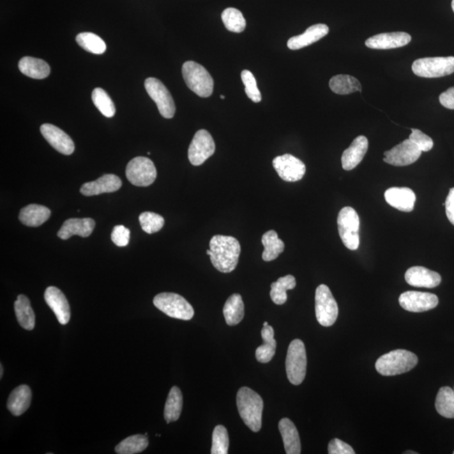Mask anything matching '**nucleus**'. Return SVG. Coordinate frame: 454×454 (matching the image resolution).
<instances>
[{
    "instance_id": "58836bf2",
    "label": "nucleus",
    "mask_w": 454,
    "mask_h": 454,
    "mask_svg": "<svg viewBox=\"0 0 454 454\" xmlns=\"http://www.w3.org/2000/svg\"><path fill=\"white\" fill-rule=\"evenodd\" d=\"M222 20L225 27L235 33H241L247 26L243 13L235 8H227L225 10L222 14Z\"/></svg>"
},
{
    "instance_id": "4c0bfd02",
    "label": "nucleus",
    "mask_w": 454,
    "mask_h": 454,
    "mask_svg": "<svg viewBox=\"0 0 454 454\" xmlns=\"http://www.w3.org/2000/svg\"><path fill=\"white\" fill-rule=\"evenodd\" d=\"M76 42L85 51L93 54H103L106 51V44L99 36L91 32H83L77 36Z\"/></svg>"
},
{
    "instance_id": "20e7f679",
    "label": "nucleus",
    "mask_w": 454,
    "mask_h": 454,
    "mask_svg": "<svg viewBox=\"0 0 454 454\" xmlns=\"http://www.w3.org/2000/svg\"><path fill=\"white\" fill-rule=\"evenodd\" d=\"M183 80L196 95L202 98L210 97L213 93L214 80L202 65L188 61L182 68Z\"/></svg>"
},
{
    "instance_id": "9d476101",
    "label": "nucleus",
    "mask_w": 454,
    "mask_h": 454,
    "mask_svg": "<svg viewBox=\"0 0 454 454\" xmlns=\"http://www.w3.org/2000/svg\"><path fill=\"white\" fill-rule=\"evenodd\" d=\"M126 178L133 186L147 187L153 185L157 178V169L151 159L137 157L130 160L126 167Z\"/></svg>"
},
{
    "instance_id": "39448f33",
    "label": "nucleus",
    "mask_w": 454,
    "mask_h": 454,
    "mask_svg": "<svg viewBox=\"0 0 454 454\" xmlns=\"http://www.w3.org/2000/svg\"><path fill=\"white\" fill-rule=\"evenodd\" d=\"M153 304L167 316L179 320L190 321L195 315L194 308L190 303L177 294H158L153 298Z\"/></svg>"
},
{
    "instance_id": "a18cd8bd",
    "label": "nucleus",
    "mask_w": 454,
    "mask_h": 454,
    "mask_svg": "<svg viewBox=\"0 0 454 454\" xmlns=\"http://www.w3.org/2000/svg\"><path fill=\"white\" fill-rule=\"evenodd\" d=\"M130 232L124 226L114 227L112 233V240L118 247L128 246L130 241Z\"/></svg>"
},
{
    "instance_id": "c03bdc74",
    "label": "nucleus",
    "mask_w": 454,
    "mask_h": 454,
    "mask_svg": "<svg viewBox=\"0 0 454 454\" xmlns=\"http://www.w3.org/2000/svg\"><path fill=\"white\" fill-rule=\"evenodd\" d=\"M409 139L412 142H414L421 151H429L432 150L433 145H434L430 137L427 136L426 134L417 129H411V134Z\"/></svg>"
},
{
    "instance_id": "3c124183",
    "label": "nucleus",
    "mask_w": 454,
    "mask_h": 454,
    "mask_svg": "<svg viewBox=\"0 0 454 454\" xmlns=\"http://www.w3.org/2000/svg\"><path fill=\"white\" fill-rule=\"evenodd\" d=\"M406 453V454H408V453H410V454H411V453H413V454H417L416 452H411V451H408V452H406V453Z\"/></svg>"
},
{
    "instance_id": "f03ea898",
    "label": "nucleus",
    "mask_w": 454,
    "mask_h": 454,
    "mask_svg": "<svg viewBox=\"0 0 454 454\" xmlns=\"http://www.w3.org/2000/svg\"><path fill=\"white\" fill-rule=\"evenodd\" d=\"M236 404L244 423L252 432H259L264 410V402L261 396L250 388H241L237 392Z\"/></svg>"
},
{
    "instance_id": "423d86ee",
    "label": "nucleus",
    "mask_w": 454,
    "mask_h": 454,
    "mask_svg": "<svg viewBox=\"0 0 454 454\" xmlns=\"http://www.w3.org/2000/svg\"><path fill=\"white\" fill-rule=\"evenodd\" d=\"M286 373L289 382L298 386L304 381L308 367V357L304 342L296 339L290 343L286 357Z\"/></svg>"
},
{
    "instance_id": "de8ad7c7",
    "label": "nucleus",
    "mask_w": 454,
    "mask_h": 454,
    "mask_svg": "<svg viewBox=\"0 0 454 454\" xmlns=\"http://www.w3.org/2000/svg\"><path fill=\"white\" fill-rule=\"evenodd\" d=\"M444 206H445L446 215H447L449 222L454 226V188H452L449 190V194L447 199H446Z\"/></svg>"
},
{
    "instance_id": "5fc2aeb1",
    "label": "nucleus",
    "mask_w": 454,
    "mask_h": 454,
    "mask_svg": "<svg viewBox=\"0 0 454 454\" xmlns=\"http://www.w3.org/2000/svg\"><path fill=\"white\" fill-rule=\"evenodd\" d=\"M453 454H454V452H453Z\"/></svg>"
},
{
    "instance_id": "2eb2a0df",
    "label": "nucleus",
    "mask_w": 454,
    "mask_h": 454,
    "mask_svg": "<svg viewBox=\"0 0 454 454\" xmlns=\"http://www.w3.org/2000/svg\"><path fill=\"white\" fill-rule=\"evenodd\" d=\"M400 306L407 312H424L437 308L439 298L434 294L407 292L399 298Z\"/></svg>"
},
{
    "instance_id": "a878e982",
    "label": "nucleus",
    "mask_w": 454,
    "mask_h": 454,
    "mask_svg": "<svg viewBox=\"0 0 454 454\" xmlns=\"http://www.w3.org/2000/svg\"><path fill=\"white\" fill-rule=\"evenodd\" d=\"M279 429L283 439L286 453L300 454L301 453L300 435L293 421L289 418L281 419Z\"/></svg>"
},
{
    "instance_id": "f257e3e1",
    "label": "nucleus",
    "mask_w": 454,
    "mask_h": 454,
    "mask_svg": "<svg viewBox=\"0 0 454 454\" xmlns=\"http://www.w3.org/2000/svg\"><path fill=\"white\" fill-rule=\"evenodd\" d=\"M211 261L218 271L228 273L236 268L241 253L239 241L231 236L215 235L210 241Z\"/></svg>"
},
{
    "instance_id": "a19ab883",
    "label": "nucleus",
    "mask_w": 454,
    "mask_h": 454,
    "mask_svg": "<svg viewBox=\"0 0 454 454\" xmlns=\"http://www.w3.org/2000/svg\"><path fill=\"white\" fill-rule=\"evenodd\" d=\"M142 230L147 234H153L161 230L165 226V220L160 215L153 213V212H143L139 216Z\"/></svg>"
},
{
    "instance_id": "ea45409f",
    "label": "nucleus",
    "mask_w": 454,
    "mask_h": 454,
    "mask_svg": "<svg viewBox=\"0 0 454 454\" xmlns=\"http://www.w3.org/2000/svg\"><path fill=\"white\" fill-rule=\"evenodd\" d=\"M92 100L96 106V108L105 117L112 118L116 114V106H114L112 98L109 97L103 89L96 88L93 89Z\"/></svg>"
},
{
    "instance_id": "412c9836",
    "label": "nucleus",
    "mask_w": 454,
    "mask_h": 454,
    "mask_svg": "<svg viewBox=\"0 0 454 454\" xmlns=\"http://www.w3.org/2000/svg\"><path fill=\"white\" fill-rule=\"evenodd\" d=\"M384 198L390 206L400 211L411 212L414 210L416 195L409 188H391L384 193Z\"/></svg>"
},
{
    "instance_id": "473e14b6",
    "label": "nucleus",
    "mask_w": 454,
    "mask_h": 454,
    "mask_svg": "<svg viewBox=\"0 0 454 454\" xmlns=\"http://www.w3.org/2000/svg\"><path fill=\"white\" fill-rule=\"evenodd\" d=\"M262 243L264 247L263 252L264 261L270 262L277 259L280 255V253L285 250V243L283 241L279 239L277 232L271 230L264 233L262 237Z\"/></svg>"
},
{
    "instance_id": "8fccbe9b",
    "label": "nucleus",
    "mask_w": 454,
    "mask_h": 454,
    "mask_svg": "<svg viewBox=\"0 0 454 454\" xmlns=\"http://www.w3.org/2000/svg\"><path fill=\"white\" fill-rule=\"evenodd\" d=\"M3 373V365H0V379H2Z\"/></svg>"
},
{
    "instance_id": "7c9ffc66",
    "label": "nucleus",
    "mask_w": 454,
    "mask_h": 454,
    "mask_svg": "<svg viewBox=\"0 0 454 454\" xmlns=\"http://www.w3.org/2000/svg\"><path fill=\"white\" fill-rule=\"evenodd\" d=\"M225 320L229 326L239 324L244 317V303L239 294H232L224 305Z\"/></svg>"
},
{
    "instance_id": "cd10ccee",
    "label": "nucleus",
    "mask_w": 454,
    "mask_h": 454,
    "mask_svg": "<svg viewBox=\"0 0 454 454\" xmlns=\"http://www.w3.org/2000/svg\"><path fill=\"white\" fill-rule=\"evenodd\" d=\"M18 67L23 75L35 80L46 79L51 73L47 63L32 56L23 57L20 60Z\"/></svg>"
},
{
    "instance_id": "6e6552de",
    "label": "nucleus",
    "mask_w": 454,
    "mask_h": 454,
    "mask_svg": "<svg viewBox=\"0 0 454 454\" xmlns=\"http://www.w3.org/2000/svg\"><path fill=\"white\" fill-rule=\"evenodd\" d=\"M412 71L416 76L434 79L454 73V56L425 57L415 61Z\"/></svg>"
},
{
    "instance_id": "c756f323",
    "label": "nucleus",
    "mask_w": 454,
    "mask_h": 454,
    "mask_svg": "<svg viewBox=\"0 0 454 454\" xmlns=\"http://www.w3.org/2000/svg\"><path fill=\"white\" fill-rule=\"evenodd\" d=\"M15 312L19 324L24 329L27 331L34 329L36 324L35 313L31 308L30 301L24 294H20L17 300H16L15 303Z\"/></svg>"
},
{
    "instance_id": "c9c22d12",
    "label": "nucleus",
    "mask_w": 454,
    "mask_h": 454,
    "mask_svg": "<svg viewBox=\"0 0 454 454\" xmlns=\"http://www.w3.org/2000/svg\"><path fill=\"white\" fill-rule=\"evenodd\" d=\"M435 407L439 414L446 418H454V391L451 388L441 387L437 393Z\"/></svg>"
},
{
    "instance_id": "ddd939ff",
    "label": "nucleus",
    "mask_w": 454,
    "mask_h": 454,
    "mask_svg": "<svg viewBox=\"0 0 454 454\" xmlns=\"http://www.w3.org/2000/svg\"><path fill=\"white\" fill-rule=\"evenodd\" d=\"M421 153L423 151L418 146L410 139H407L390 151H386L384 154V161L393 166H408L418 160Z\"/></svg>"
},
{
    "instance_id": "f704fd0d",
    "label": "nucleus",
    "mask_w": 454,
    "mask_h": 454,
    "mask_svg": "<svg viewBox=\"0 0 454 454\" xmlns=\"http://www.w3.org/2000/svg\"><path fill=\"white\" fill-rule=\"evenodd\" d=\"M296 280L294 276L286 275L280 278L271 285L270 297L276 305H284L288 298L287 290L293 289L296 288Z\"/></svg>"
},
{
    "instance_id": "4468645a",
    "label": "nucleus",
    "mask_w": 454,
    "mask_h": 454,
    "mask_svg": "<svg viewBox=\"0 0 454 454\" xmlns=\"http://www.w3.org/2000/svg\"><path fill=\"white\" fill-rule=\"evenodd\" d=\"M273 166L277 174L286 182H297L305 174V163L292 154H285L276 157L273 160Z\"/></svg>"
},
{
    "instance_id": "b1692460",
    "label": "nucleus",
    "mask_w": 454,
    "mask_h": 454,
    "mask_svg": "<svg viewBox=\"0 0 454 454\" xmlns=\"http://www.w3.org/2000/svg\"><path fill=\"white\" fill-rule=\"evenodd\" d=\"M329 33V27L325 24H314L305 31V33L293 36L288 40L290 50H298L318 42Z\"/></svg>"
},
{
    "instance_id": "aec40b11",
    "label": "nucleus",
    "mask_w": 454,
    "mask_h": 454,
    "mask_svg": "<svg viewBox=\"0 0 454 454\" xmlns=\"http://www.w3.org/2000/svg\"><path fill=\"white\" fill-rule=\"evenodd\" d=\"M122 182L118 176L105 174L96 181L84 183L80 193L85 196L99 195L105 193H113L121 189Z\"/></svg>"
},
{
    "instance_id": "7ed1b4c3",
    "label": "nucleus",
    "mask_w": 454,
    "mask_h": 454,
    "mask_svg": "<svg viewBox=\"0 0 454 454\" xmlns=\"http://www.w3.org/2000/svg\"><path fill=\"white\" fill-rule=\"evenodd\" d=\"M418 358L410 351L398 349L379 357L375 363L376 370L384 376H395L407 373L414 369Z\"/></svg>"
},
{
    "instance_id": "37998d69",
    "label": "nucleus",
    "mask_w": 454,
    "mask_h": 454,
    "mask_svg": "<svg viewBox=\"0 0 454 454\" xmlns=\"http://www.w3.org/2000/svg\"><path fill=\"white\" fill-rule=\"evenodd\" d=\"M241 80L245 85V92L248 97L255 103H259L262 100V96L259 88H257L255 77L248 70L241 72Z\"/></svg>"
},
{
    "instance_id": "4be33fe9",
    "label": "nucleus",
    "mask_w": 454,
    "mask_h": 454,
    "mask_svg": "<svg viewBox=\"0 0 454 454\" xmlns=\"http://www.w3.org/2000/svg\"><path fill=\"white\" fill-rule=\"evenodd\" d=\"M369 141L365 136L356 137L349 149L343 151L342 156V165L343 169L350 171L355 169L365 158Z\"/></svg>"
},
{
    "instance_id": "e433bc0d",
    "label": "nucleus",
    "mask_w": 454,
    "mask_h": 454,
    "mask_svg": "<svg viewBox=\"0 0 454 454\" xmlns=\"http://www.w3.org/2000/svg\"><path fill=\"white\" fill-rule=\"evenodd\" d=\"M149 441L146 435H134L126 437L116 447V453L119 454L140 453L149 447Z\"/></svg>"
},
{
    "instance_id": "5701e85b",
    "label": "nucleus",
    "mask_w": 454,
    "mask_h": 454,
    "mask_svg": "<svg viewBox=\"0 0 454 454\" xmlns=\"http://www.w3.org/2000/svg\"><path fill=\"white\" fill-rule=\"evenodd\" d=\"M96 222L91 218H72L65 222L57 236L63 240H68L73 236L88 237L92 234Z\"/></svg>"
},
{
    "instance_id": "9b49d317",
    "label": "nucleus",
    "mask_w": 454,
    "mask_h": 454,
    "mask_svg": "<svg viewBox=\"0 0 454 454\" xmlns=\"http://www.w3.org/2000/svg\"><path fill=\"white\" fill-rule=\"evenodd\" d=\"M145 88L151 99L156 103L161 116L166 119L173 118L176 112L175 104L166 86L155 77H149L145 81Z\"/></svg>"
},
{
    "instance_id": "2f4dec72",
    "label": "nucleus",
    "mask_w": 454,
    "mask_h": 454,
    "mask_svg": "<svg viewBox=\"0 0 454 454\" xmlns=\"http://www.w3.org/2000/svg\"><path fill=\"white\" fill-rule=\"evenodd\" d=\"M331 91L338 95H350L355 92H361L362 85L356 77L350 75H337L331 77L329 82Z\"/></svg>"
},
{
    "instance_id": "864d4df0",
    "label": "nucleus",
    "mask_w": 454,
    "mask_h": 454,
    "mask_svg": "<svg viewBox=\"0 0 454 454\" xmlns=\"http://www.w3.org/2000/svg\"><path fill=\"white\" fill-rule=\"evenodd\" d=\"M220 98H222V100H224V99H225V96H220Z\"/></svg>"
},
{
    "instance_id": "c85d7f7f",
    "label": "nucleus",
    "mask_w": 454,
    "mask_h": 454,
    "mask_svg": "<svg viewBox=\"0 0 454 454\" xmlns=\"http://www.w3.org/2000/svg\"><path fill=\"white\" fill-rule=\"evenodd\" d=\"M264 345L257 347L256 350V358L262 363L271 361L275 354L277 342L275 339V331L271 326H264L261 331Z\"/></svg>"
},
{
    "instance_id": "bb28decb",
    "label": "nucleus",
    "mask_w": 454,
    "mask_h": 454,
    "mask_svg": "<svg viewBox=\"0 0 454 454\" xmlns=\"http://www.w3.org/2000/svg\"><path fill=\"white\" fill-rule=\"evenodd\" d=\"M50 216L51 211L47 207L32 204L22 209L19 219L27 227H38L46 222Z\"/></svg>"
},
{
    "instance_id": "1a4fd4ad",
    "label": "nucleus",
    "mask_w": 454,
    "mask_h": 454,
    "mask_svg": "<svg viewBox=\"0 0 454 454\" xmlns=\"http://www.w3.org/2000/svg\"><path fill=\"white\" fill-rule=\"evenodd\" d=\"M315 301L318 322L326 327L333 326L338 317V306L330 289L326 285L318 286Z\"/></svg>"
},
{
    "instance_id": "49530a36",
    "label": "nucleus",
    "mask_w": 454,
    "mask_h": 454,
    "mask_svg": "<svg viewBox=\"0 0 454 454\" xmlns=\"http://www.w3.org/2000/svg\"><path fill=\"white\" fill-rule=\"evenodd\" d=\"M330 454H354L355 451L349 444L338 439L331 440L328 445Z\"/></svg>"
},
{
    "instance_id": "6ab92c4d",
    "label": "nucleus",
    "mask_w": 454,
    "mask_h": 454,
    "mask_svg": "<svg viewBox=\"0 0 454 454\" xmlns=\"http://www.w3.org/2000/svg\"><path fill=\"white\" fill-rule=\"evenodd\" d=\"M407 284L418 288H436L441 284L439 273L420 266L409 268L404 275Z\"/></svg>"
},
{
    "instance_id": "603ef678",
    "label": "nucleus",
    "mask_w": 454,
    "mask_h": 454,
    "mask_svg": "<svg viewBox=\"0 0 454 454\" xmlns=\"http://www.w3.org/2000/svg\"><path fill=\"white\" fill-rule=\"evenodd\" d=\"M452 8H453V10L454 12V0H453V1H452Z\"/></svg>"
},
{
    "instance_id": "f8f14e48",
    "label": "nucleus",
    "mask_w": 454,
    "mask_h": 454,
    "mask_svg": "<svg viewBox=\"0 0 454 454\" xmlns=\"http://www.w3.org/2000/svg\"><path fill=\"white\" fill-rule=\"evenodd\" d=\"M215 145L213 137L206 130H199L192 140L188 157L192 165H202L215 153Z\"/></svg>"
},
{
    "instance_id": "79ce46f5",
    "label": "nucleus",
    "mask_w": 454,
    "mask_h": 454,
    "mask_svg": "<svg viewBox=\"0 0 454 454\" xmlns=\"http://www.w3.org/2000/svg\"><path fill=\"white\" fill-rule=\"evenodd\" d=\"M229 447V437L227 428L219 425L214 429L212 435V454H227Z\"/></svg>"
},
{
    "instance_id": "393cba45",
    "label": "nucleus",
    "mask_w": 454,
    "mask_h": 454,
    "mask_svg": "<svg viewBox=\"0 0 454 454\" xmlns=\"http://www.w3.org/2000/svg\"><path fill=\"white\" fill-rule=\"evenodd\" d=\"M31 402V388L27 384H22L10 393L7 402L8 410L11 412L12 415L20 416L28 410Z\"/></svg>"
},
{
    "instance_id": "0eeeda50",
    "label": "nucleus",
    "mask_w": 454,
    "mask_h": 454,
    "mask_svg": "<svg viewBox=\"0 0 454 454\" xmlns=\"http://www.w3.org/2000/svg\"><path fill=\"white\" fill-rule=\"evenodd\" d=\"M339 236L343 244L349 250H357L359 247V216L354 208L347 206L339 212L338 218Z\"/></svg>"
},
{
    "instance_id": "09e8293b",
    "label": "nucleus",
    "mask_w": 454,
    "mask_h": 454,
    "mask_svg": "<svg viewBox=\"0 0 454 454\" xmlns=\"http://www.w3.org/2000/svg\"><path fill=\"white\" fill-rule=\"evenodd\" d=\"M439 101L445 108L454 109V87L450 88L441 93Z\"/></svg>"
},
{
    "instance_id": "dca6fc26",
    "label": "nucleus",
    "mask_w": 454,
    "mask_h": 454,
    "mask_svg": "<svg viewBox=\"0 0 454 454\" xmlns=\"http://www.w3.org/2000/svg\"><path fill=\"white\" fill-rule=\"evenodd\" d=\"M40 133L53 149L64 155H71L75 151V142L63 130L52 124L40 126Z\"/></svg>"
},
{
    "instance_id": "a211bd4d",
    "label": "nucleus",
    "mask_w": 454,
    "mask_h": 454,
    "mask_svg": "<svg viewBox=\"0 0 454 454\" xmlns=\"http://www.w3.org/2000/svg\"><path fill=\"white\" fill-rule=\"evenodd\" d=\"M411 36L406 32H391L375 35L366 40V47L377 50H388V49L399 48L407 46L410 43Z\"/></svg>"
},
{
    "instance_id": "72a5a7b5",
    "label": "nucleus",
    "mask_w": 454,
    "mask_h": 454,
    "mask_svg": "<svg viewBox=\"0 0 454 454\" xmlns=\"http://www.w3.org/2000/svg\"><path fill=\"white\" fill-rule=\"evenodd\" d=\"M183 408V395L177 386H174L167 396L165 408V418L167 423L179 420Z\"/></svg>"
},
{
    "instance_id": "f3484780",
    "label": "nucleus",
    "mask_w": 454,
    "mask_h": 454,
    "mask_svg": "<svg viewBox=\"0 0 454 454\" xmlns=\"http://www.w3.org/2000/svg\"><path fill=\"white\" fill-rule=\"evenodd\" d=\"M45 301L56 315L60 324L66 325L70 320V306L64 294L59 289L50 286L44 294Z\"/></svg>"
}]
</instances>
